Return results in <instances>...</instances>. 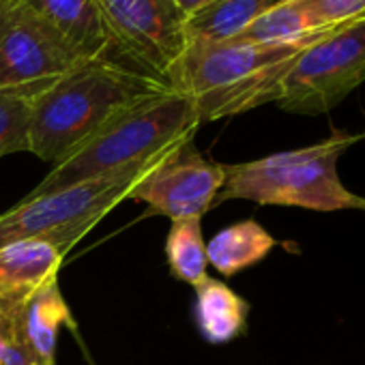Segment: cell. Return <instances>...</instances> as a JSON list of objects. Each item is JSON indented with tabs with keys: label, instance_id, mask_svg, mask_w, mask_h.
Instances as JSON below:
<instances>
[{
	"label": "cell",
	"instance_id": "obj_1",
	"mask_svg": "<svg viewBox=\"0 0 365 365\" xmlns=\"http://www.w3.org/2000/svg\"><path fill=\"white\" fill-rule=\"evenodd\" d=\"M168 88L112 58L86 61L33 99L29 153L58 165L118 112Z\"/></svg>",
	"mask_w": 365,
	"mask_h": 365
},
{
	"label": "cell",
	"instance_id": "obj_2",
	"mask_svg": "<svg viewBox=\"0 0 365 365\" xmlns=\"http://www.w3.org/2000/svg\"><path fill=\"white\" fill-rule=\"evenodd\" d=\"M335 29L279 46L190 41L174 69L172 88L190 97L200 125L275 103L294 58Z\"/></svg>",
	"mask_w": 365,
	"mask_h": 365
},
{
	"label": "cell",
	"instance_id": "obj_3",
	"mask_svg": "<svg viewBox=\"0 0 365 365\" xmlns=\"http://www.w3.org/2000/svg\"><path fill=\"white\" fill-rule=\"evenodd\" d=\"M198 127L196 110L185 93L168 88L140 99L108 120L65 161L52 165L50 174L29 196L150 165L178 144L192 140Z\"/></svg>",
	"mask_w": 365,
	"mask_h": 365
},
{
	"label": "cell",
	"instance_id": "obj_4",
	"mask_svg": "<svg viewBox=\"0 0 365 365\" xmlns=\"http://www.w3.org/2000/svg\"><path fill=\"white\" fill-rule=\"evenodd\" d=\"M363 138L365 131H333L327 140L305 148L224 165L226 180L215 205L252 200L312 211H365V198L352 194L337 174L341 153Z\"/></svg>",
	"mask_w": 365,
	"mask_h": 365
},
{
	"label": "cell",
	"instance_id": "obj_5",
	"mask_svg": "<svg viewBox=\"0 0 365 365\" xmlns=\"http://www.w3.org/2000/svg\"><path fill=\"white\" fill-rule=\"evenodd\" d=\"M150 165L88 178L50 194L24 196L14 209L0 213V247L20 239H43L65 256L101 217L129 198L131 187Z\"/></svg>",
	"mask_w": 365,
	"mask_h": 365
},
{
	"label": "cell",
	"instance_id": "obj_6",
	"mask_svg": "<svg viewBox=\"0 0 365 365\" xmlns=\"http://www.w3.org/2000/svg\"><path fill=\"white\" fill-rule=\"evenodd\" d=\"M365 82V18L307 46L282 82L277 106L292 114H327Z\"/></svg>",
	"mask_w": 365,
	"mask_h": 365
},
{
	"label": "cell",
	"instance_id": "obj_7",
	"mask_svg": "<svg viewBox=\"0 0 365 365\" xmlns=\"http://www.w3.org/2000/svg\"><path fill=\"white\" fill-rule=\"evenodd\" d=\"M118 61L168 86L185 54L187 18L174 0H97Z\"/></svg>",
	"mask_w": 365,
	"mask_h": 365
},
{
	"label": "cell",
	"instance_id": "obj_8",
	"mask_svg": "<svg viewBox=\"0 0 365 365\" xmlns=\"http://www.w3.org/2000/svg\"><path fill=\"white\" fill-rule=\"evenodd\" d=\"M224 180V163L207 159L192 138L155 161L131 187L127 200L146 202L172 222L202 217L215 207Z\"/></svg>",
	"mask_w": 365,
	"mask_h": 365
},
{
	"label": "cell",
	"instance_id": "obj_9",
	"mask_svg": "<svg viewBox=\"0 0 365 365\" xmlns=\"http://www.w3.org/2000/svg\"><path fill=\"white\" fill-rule=\"evenodd\" d=\"M78 65L20 0H0V88L41 93Z\"/></svg>",
	"mask_w": 365,
	"mask_h": 365
},
{
	"label": "cell",
	"instance_id": "obj_10",
	"mask_svg": "<svg viewBox=\"0 0 365 365\" xmlns=\"http://www.w3.org/2000/svg\"><path fill=\"white\" fill-rule=\"evenodd\" d=\"M20 3L80 63L95 58H112L120 63L97 0H20Z\"/></svg>",
	"mask_w": 365,
	"mask_h": 365
},
{
	"label": "cell",
	"instance_id": "obj_11",
	"mask_svg": "<svg viewBox=\"0 0 365 365\" xmlns=\"http://www.w3.org/2000/svg\"><path fill=\"white\" fill-rule=\"evenodd\" d=\"M61 250L43 239H20L0 247V316L14 322L29 299L58 279Z\"/></svg>",
	"mask_w": 365,
	"mask_h": 365
},
{
	"label": "cell",
	"instance_id": "obj_12",
	"mask_svg": "<svg viewBox=\"0 0 365 365\" xmlns=\"http://www.w3.org/2000/svg\"><path fill=\"white\" fill-rule=\"evenodd\" d=\"M67 324H73V316L56 279L29 299L16 320V331L37 363L54 365L58 333Z\"/></svg>",
	"mask_w": 365,
	"mask_h": 365
},
{
	"label": "cell",
	"instance_id": "obj_13",
	"mask_svg": "<svg viewBox=\"0 0 365 365\" xmlns=\"http://www.w3.org/2000/svg\"><path fill=\"white\" fill-rule=\"evenodd\" d=\"M196 288V322L209 344H228L237 339L247 324L250 305L230 286L205 277Z\"/></svg>",
	"mask_w": 365,
	"mask_h": 365
},
{
	"label": "cell",
	"instance_id": "obj_14",
	"mask_svg": "<svg viewBox=\"0 0 365 365\" xmlns=\"http://www.w3.org/2000/svg\"><path fill=\"white\" fill-rule=\"evenodd\" d=\"M341 26V24H339ZM333 26H320L305 0H279L275 7L264 11L256 22H252L241 35L230 41L256 43V46H279L294 43L314 37Z\"/></svg>",
	"mask_w": 365,
	"mask_h": 365
},
{
	"label": "cell",
	"instance_id": "obj_15",
	"mask_svg": "<svg viewBox=\"0 0 365 365\" xmlns=\"http://www.w3.org/2000/svg\"><path fill=\"white\" fill-rule=\"evenodd\" d=\"M275 239L256 222L243 220L217 232L207 245L209 262L226 277L258 264L273 247Z\"/></svg>",
	"mask_w": 365,
	"mask_h": 365
},
{
	"label": "cell",
	"instance_id": "obj_16",
	"mask_svg": "<svg viewBox=\"0 0 365 365\" xmlns=\"http://www.w3.org/2000/svg\"><path fill=\"white\" fill-rule=\"evenodd\" d=\"M279 0H215L187 20L190 41H230Z\"/></svg>",
	"mask_w": 365,
	"mask_h": 365
},
{
	"label": "cell",
	"instance_id": "obj_17",
	"mask_svg": "<svg viewBox=\"0 0 365 365\" xmlns=\"http://www.w3.org/2000/svg\"><path fill=\"white\" fill-rule=\"evenodd\" d=\"M165 256L172 275L180 282L198 286L205 277H209V258L207 243L202 239L200 217H185L172 222L165 239Z\"/></svg>",
	"mask_w": 365,
	"mask_h": 365
},
{
	"label": "cell",
	"instance_id": "obj_18",
	"mask_svg": "<svg viewBox=\"0 0 365 365\" xmlns=\"http://www.w3.org/2000/svg\"><path fill=\"white\" fill-rule=\"evenodd\" d=\"M39 93L0 88V157L29 153L33 99Z\"/></svg>",
	"mask_w": 365,
	"mask_h": 365
},
{
	"label": "cell",
	"instance_id": "obj_19",
	"mask_svg": "<svg viewBox=\"0 0 365 365\" xmlns=\"http://www.w3.org/2000/svg\"><path fill=\"white\" fill-rule=\"evenodd\" d=\"M320 26H339L365 18V0H305Z\"/></svg>",
	"mask_w": 365,
	"mask_h": 365
},
{
	"label": "cell",
	"instance_id": "obj_20",
	"mask_svg": "<svg viewBox=\"0 0 365 365\" xmlns=\"http://www.w3.org/2000/svg\"><path fill=\"white\" fill-rule=\"evenodd\" d=\"M35 359L22 344L16 324L0 316V365H29Z\"/></svg>",
	"mask_w": 365,
	"mask_h": 365
},
{
	"label": "cell",
	"instance_id": "obj_21",
	"mask_svg": "<svg viewBox=\"0 0 365 365\" xmlns=\"http://www.w3.org/2000/svg\"><path fill=\"white\" fill-rule=\"evenodd\" d=\"M211 3H215V0H174V5L178 7V11L185 16L187 20L196 14H200L205 7H209Z\"/></svg>",
	"mask_w": 365,
	"mask_h": 365
},
{
	"label": "cell",
	"instance_id": "obj_22",
	"mask_svg": "<svg viewBox=\"0 0 365 365\" xmlns=\"http://www.w3.org/2000/svg\"><path fill=\"white\" fill-rule=\"evenodd\" d=\"M29 365H41V363H37V361H33V363H29Z\"/></svg>",
	"mask_w": 365,
	"mask_h": 365
}]
</instances>
